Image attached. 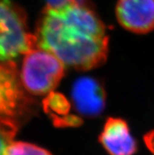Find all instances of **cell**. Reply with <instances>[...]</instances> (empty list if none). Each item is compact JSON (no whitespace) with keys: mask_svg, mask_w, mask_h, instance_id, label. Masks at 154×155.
<instances>
[{"mask_svg":"<svg viewBox=\"0 0 154 155\" xmlns=\"http://www.w3.org/2000/svg\"><path fill=\"white\" fill-rule=\"evenodd\" d=\"M72 98L77 111L84 116H97L105 107L104 88L98 81L91 77H81L74 83Z\"/></svg>","mask_w":154,"mask_h":155,"instance_id":"obj_6","label":"cell"},{"mask_svg":"<svg viewBox=\"0 0 154 155\" xmlns=\"http://www.w3.org/2000/svg\"><path fill=\"white\" fill-rule=\"evenodd\" d=\"M116 15L125 29L148 33L154 29V0H118Z\"/></svg>","mask_w":154,"mask_h":155,"instance_id":"obj_5","label":"cell"},{"mask_svg":"<svg viewBox=\"0 0 154 155\" xmlns=\"http://www.w3.org/2000/svg\"><path fill=\"white\" fill-rule=\"evenodd\" d=\"M4 155H52L48 150L25 142H13Z\"/></svg>","mask_w":154,"mask_h":155,"instance_id":"obj_9","label":"cell"},{"mask_svg":"<svg viewBox=\"0 0 154 155\" xmlns=\"http://www.w3.org/2000/svg\"><path fill=\"white\" fill-rule=\"evenodd\" d=\"M18 132V126H1L0 127V155H4L6 149L13 143Z\"/></svg>","mask_w":154,"mask_h":155,"instance_id":"obj_10","label":"cell"},{"mask_svg":"<svg viewBox=\"0 0 154 155\" xmlns=\"http://www.w3.org/2000/svg\"><path fill=\"white\" fill-rule=\"evenodd\" d=\"M45 106L47 107V110L48 112L51 113L54 117L65 116L66 117L69 118L71 120H75L79 123V120L77 117L74 116H69L68 115V102L62 95L58 94H51L47 98V100L44 102ZM59 118L57 120H59Z\"/></svg>","mask_w":154,"mask_h":155,"instance_id":"obj_8","label":"cell"},{"mask_svg":"<svg viewBox=\"0 0 154 155\" xmlns=\"http://www.w3.org/2000/svg\"><path fill=\"white\" fill-rule=\"evenodd\" d=\"M64 74V64L58 58L35 47L25 54L20 77L24 88L31 94L40 95L52 92Z\"/></svg>","mask_w":154,"mask_h":155,"instance_id":"obj_3","label":"cell"},{"mask_svg":"<svg viewBox=\"0 0 154 155\" xmlns=\"http://www.w3.org/2000/svg\"><path fill=\"white\" fill-rule=\"evenodd\" d=\"M24 89L14 61H0V127L18 126L27 101Z\"/></svg>","mask_w":154,"mask_h":155,"instance_id":"obj_4","label":"cell"},{"mask_svg":"<svg viewBox=\"0 0 154 155\" xmlns=\"http://www.w3.org/2000/svg\"><path fill=\"white\" fill-rule=\"evenodd\" d=\"M35 47L25 12L12 0H0V61H12Z\"/></svg>","mask_w":154,"mask_h":155,"instance_id":"obj_2","label":"cell"},{"mask_svg":"<svg viewBox=\"0 0 154 155\" xmlns=\"http://www.w3.org/2000/svg\"><path fill=\"white\" fill-rule=\"evenodd\" d=\"M36 45L78 70L102 65L109 51V36L103 22L79 2L47 6L40 18Z\"/></svg>","mask_w":154,"mask_h":155,"instance_id":"obj_1","label":"cell"},{"mask_svg":"<svg viewBox=\"0 0 154 155\" xmlns=\"http://www.w3.org/2000/svg\"><path fill=\"white\" fill-rule=\"evenodd\" d=\"M99 142L109 155H134L137 151V143L127 122L120 118L106 120Z\"/></svg>","mask_w":154,"mask_h":155,"instance_id":"obj_7","label":"cell"},{"mask_svg":"<svg viewBox=\"0 0 154 155\" xmlns=\"http://www.w3.org/2000/svg\"><path fill=\"white\" fill-rule=\"evenodd\" d=\"M144 140L147 147L150 150L152 155H154V131L147 133L146 136H145Z\"/></svg>","mask_w":154,"mask_h":155,"instance_id":"obj_11","label":"cell"}]
</instances>
